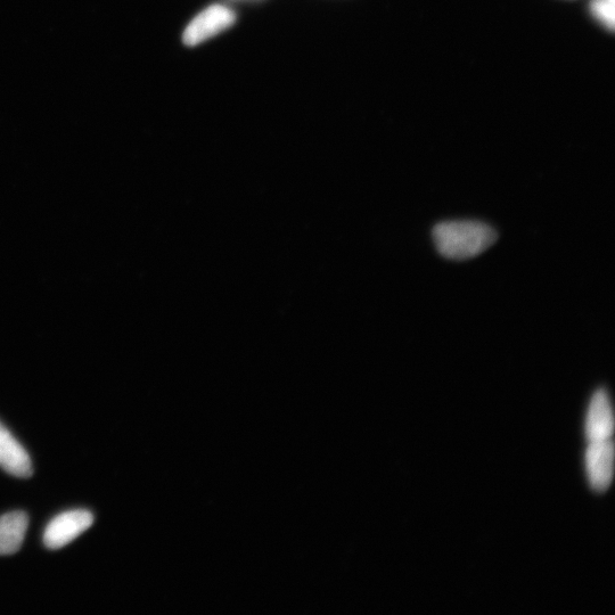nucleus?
I'll return each mask as SVG.
<instances>
[{
	"label": "nucleus",
	"mask_w": 615,
	"mask_h": 615,
	"mask_svg": "<svg viewBox=\"0 0 615 615\" xmlns=\"http://www.w3.org/2000/svg\"><path fill=\"white\" fill-rule=\"evenodd\" d=\"M498 234L477 220L444 221L433 229V240L442 257L464 261L480 256L494 245Z\"/></svg>",
	"instance_id": "nucleus-1"
},
{
	"label": "nucleus",
	"mask_w": 615,
	"mask_h": 615,
	"mask_svg": "<svg viewBox=\"0 0 615 615\" xmlns=\"http://www.w3.org/2000/svg\"><path fill=\"white\" fill-rule=\"evenodd\" d=\"M236 21V14L225 5H211L188 24L184 31L183 41L186 46H199L231 28Z\"/></svg>",
	"instance_id": "nucleus-2"
},
{
	"label": "nucleus",
	"mask_w": 615,
	"mask_h": 615,
	"mask_svg": "<svg viewBox=\"0 0 615 615\" xmlns=\"http://www.w3.org/2000/svg\"><path fill=\"white\" fill-rule=\"evenodd\" d=\"M94 515L86 510L65 512L48 524L44 544L48 549H60L92 527Z\"/></svg>",
	"instance_id": "nucleus-3"
},
{
	"label": "nucleus",
	"mask_w": 615,
	"mask_h": 615,
	"mask_svg": "<svg viewBox=\"0 0 615 615\" xmlns=\"http://www.w3.org/2000/svg\"><path fill=\"white\" fill-rule=\"evenodd\" d=\"M586 470L593 490L603 492L609 489L614 474V445L611 439L589 442Z\"/></svg>",
	"instance_id": "nucleus-4"
},
{
	"label": "nucleus",
	"mask_w": 615,
	"mask_h": 615,
	"mask_svg": "<svg viewBox=\"0 0 615 615\" xmlns=\"http://www.w3.org/2000/svg\"><path fill=\"white\" fill-rule=\"evenodd\" d=\"M614 431V416L608 391L595 392L590 400L585 433L588 442L611 439Z\"/></svg>",
	"instance_id": "nucleus-5"
},
{
	"label": "nucleus",
	"mask_w": 615,
	"mask_h": 615,
	"mask_svg": "<svg viewBox=\"0 0 615 615\" xmlns=\"http://www.w3.org/2000/svg\"><path fill=\"white\" fill-rule=\"evenodd\" d=\"M0 467L14 477L22 479L30 478L34 474L26 449L2 423H0Z\"/></svg>",
	"instance_id": "nucleus-6"
},
{
	"label": "nucleus",
	"mask_w": 615,
	"mask_h": 615,
	"mask_svg": "<svg viewBox=\"0 0 615 615\" xmlns=\"http://www.w3.org/2000/svg\"><path fill=\"white\" fill-rule=\"evenodd\" d=\"M29 526L27 513L18 511L0 518V556L18 553Z\"/></svg>",
	"instance_id": "nucleus-7"
},
{
	"label": "nucleus",
	"mask_w": 615,
	"mask_h": 615,
	"mask_svg": "<svg viewBox=\"0 0 615 615\" xmlns=\"http://www.w3.org/2000/svg\"><path fill=\"white\" fill-rule=\"evenodd\" d=\"M614 2L613 0H595L593 12L597 19L613 29L614 26Z\"/></svg>",
	"instance_id": "nucleus-8"
}]
</instances>
